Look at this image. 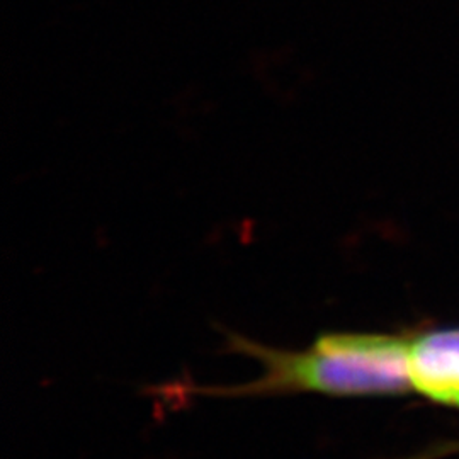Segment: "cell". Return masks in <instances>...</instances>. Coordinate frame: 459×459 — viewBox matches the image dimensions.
Listing matches in <instances>:
<instances>
[{
	"label": "cell",
	"mask_w": 459,
	"mask_h": 459,
	"mask_svg": "<svg viewBox=\"0 0 459 459\" xmlns=\"http://www.w3.org/2000/svg\"><path fill=\"white\" fill-rule=\"evenodd\" d=\"M225 347L263 364V375L235 386L186 385V396L398 394L413 390L411 341L386 333L327 332L307 351H282L227 332Z\"/></svg>",
	"instance_id": "6da1fadb"
},
{
	"label": "cell",
	"mask_w": 459,
	"mask_h": 459,
	"mask_svg": "<svg viewBox=\"0 0 459 459\" xmlns=\"http://www.w3.org/2000/svg\"><path fill=\"white\" fill-rule=\"evenodd\" d=\"M411 377L413 390L436 402L459 407V352L411 341Z\"/></svg>",
	"instance_id": "7a4b0ae2"
},
{
	"label": "cell",
	"mask_w": 459,
	"mask_h": 459,
	"mask_svg": "<svg viewBox=\"0 0 459 459\" xmlns=\"http://www.w3.org/2000/svg\"><path fill=\"white\" fill-rule=\"evenodd\" d=\"M415 342L432 349H443V351H455L459 352V328L456 330H443V332H432L424 337L415 339Z\"/></svg>",
	"instance_id": "3957f363"
}]
</instances>
